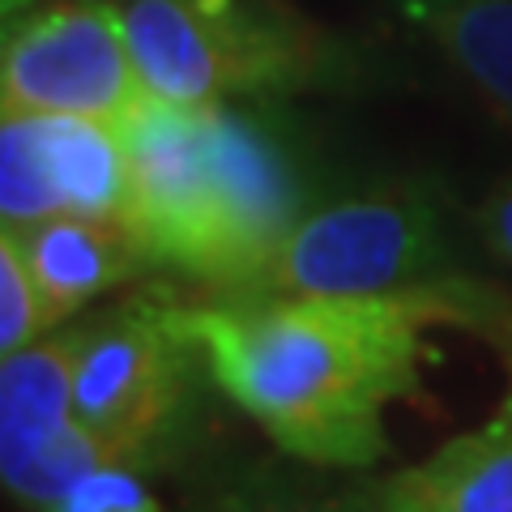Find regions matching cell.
Returning a JSON list of instances; mask_svg holds the SVG:
<instances>
[{"instance_id": "obj_1", "label": "cell", "mask_w": 512, "mask_h": 512, "mask_svg": "<svg viewBox=\"0 0 512 512\" xmlns=\"http://www.w3.org/2000/svg\"><path fill=\"white\" fill-rule=\"evenodd\" d=\"M444 286L389 295H218L175 308V320L214 384L278 448L350 470L389 453L384 410L419 389L423 329L474 316Z\"/></svg>"}, {"instance_id": "obj_2", "label": "cell", "mask_w": 512, "mask_h": 512, "mask_svg": "<svg viewBox=\"0 0 512 512\" xmlns=\"http://www.w3.org/2000/svg\"><path fill=\"white\" fill-rule=\"evenodd\" d=\"M141 82L158 103L227 107L316 82L325 47L265 0H124Z\"/></svg>"}, {"instance_id": "obj_3", "label": "cell", "mask_w": 512, "mask_h": 512, "mask_svg": "<svg viewBox=\"0 0 512 512\" xmlns=\"http://www.w3.org/2000/svg\"><path fill=\"white\" fill-rule=\"evenodd\" d=\"M440 205L414 184L308 205L248 295H389L444 286Z\"/></svg>"}, {"instance_id": "obj_4", "label": "cell", "mask_w": 512, "mask_h": 512, "mask_svg": "<svg viewBox=\"0 0 512 512\" xmlns=\"http://www.w3.org/2000/svg\"><path fill=\"white\" fill-rule=\"evenodd\" d=\"M128 141V214L124 227L141 239L150 265L184 269L188 278L231 295L244 274L222 175L210 107L150 103L124 128Z\"/></svg>"}, {"instance_id": "obj_5", "label": "cell", "mask_w": 512, "mask_h": 512, "mask_svg": "<svg viewBox=\"0 0 512 512\" xmlns=\"http://www.w3.org/2000/svg\"><path fill=\"white\" fill-rule=\"evenodd\" d=\"M77 333V423L116 466H128L150 453L184 414L192 363L201 350L175 320V303L158 295L128 299L124 308L77 325Z\"/></svg>"}, {"instance_id": "obj_6", "label": "cell", "mask_w": 512, "mask_h": 512, "mask_svg": "<svg viewBox=\"0 0 512 512\" xmlns=\"http://www.w3.org/2000/svg\"><path fill=\"white\" fill-rule=\"evenodd\" d=\"M0 99L5 111L128 128L154 94L141 82L124 13L99 0H69L30 13L5 35Z\"/></svg>"}, {"instance_id": "obj_7", "label": "cell", "mask_w": 512, "mask_h": 512, "mask_svg": "<svg viewBox=\"0 0 512 512\" xmlns=\"http://www.w3.org/2000/svg\"><path fill=\"white\" fill-rule=\"evenodd\" d=\"M77 346L82 333L73 325L5 355L0 367V470L5 487L39 512H56L86 478L116 466L77 423Z\"/></svg>"}, {"instance_id": "obj_8", "label": "cell", "mask_w": 512, "mask_h": 512, "mask_svg": "<svg viewBox=\"0 0 512 512\" xmlns=\"http://www.w3.org/2000/svg\"><path fill=\"white\" fill-rule=\"evenodd\" d=\"M128 141L124 128L82 116L5 111L0 128V214L5 227L52 214L116 218L128 214Z\"/></svg>"}, {"instance_id": "obj_9", "label": "cell", "mask_w": 512, "mask_h": 512, "mask_svg": "<svg viewBox=\"0 0 512 512\" xmlns=\"http://www.w3.org/2000/svg\"><path fill=\"white\" fill-rule=\"evenodd\" d=\"M22 261L30 265L47 312V325H60L86 308L90 299L116 291L150 265L141 239L116 218L52 214L26 227H5Z\"/></svg>"}, {"instance_id": "obj_10", "label": "cell", "mask_w": 512, "mask_h": 512, "mask_svg": "<svg viewBox=\"0 0 512 512\" xmlns=\"http://www.w3.org/2000/svg\"><path fill=\"white\" fill-rule=\"evenodd\" d=\"M380 512H512V372L491 419L397 474Z\"/></svg>"}, {"instance_id": "obj_11", "label": "cell", "mask_w": 512, "mask_h": 512, "mask_svg": "<svg viewBox=\"0 0 512 512\" xmlns=\"http://www.w3.org/2000/svg\"><path fill=\"white\" fill-rule=\"evenodd\" d=\"M393 9L512 128V0H393Z\"/></svg>"}, {"instance_id": "obj_12", "label": "cell", "mask_w": 512, "mask_h": 512, "mask_svg": "<svg viewBox=\"0 0 512 512\" xmlns=\"http://www.w3.org/2000/svg\"><path fill=\"white\" fill-rule=\"evenodd\" d=\"M47 329L52 325H47L35 274H30V265L22 261L13 235H5L0 239V350L18 355V350L35 346Z\"/></svg>"}, {"instance_id": "obj_13", "label": "cell", "mask_w": 512, "mask_h": 512, "mask_svg": "<svg viewBox=\"0 0 512 512\" xmlns=\"http://www.w3.org/2000/svg\"><path fill=\"white\" fill-rule=\"evenodd\" d=\"M474 227H478V235H483L487 252L512 265V188L495 192L483 210L474 214Z\"/></svg>"}, {"instance_id": "obj_14", "label": "cell", "mask_w": 512, "mask_h": 512, "mask_svg": "<svg viewBox=\"0 0 512 512\" xmlns=\"http://www.w3.org/2000/svg\"><path fill=\"white\" fill-rule=\"evenodd\" d=\"M256 512H355L346 504H278V508H256Z\"/></svg>"}]
</instances>
